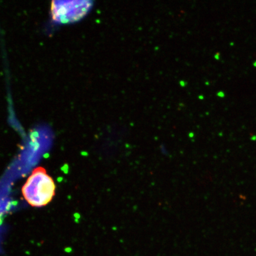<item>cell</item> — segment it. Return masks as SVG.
<instances>
[{
  "label": "cell",
  "mask_w": 256,
  "mask_h": 256,
  "mask_svg": "<svg viewBox=\"0 0 256 256\" xmlns=\"http://www.w3.org/2000/svg\"><path fill=\"white\" fill-rule=\"evenodd\" d=\"M92 6V2L90 1L54 2L52 18L60 23L76 21L87 14Z\"/></svg>",
  "instance_id": "obj_2"
},
{
  "label": "cell",
  "mask_w": 256,
  "mask_h": 256,
  "mask_svg": "<svg viewBox=\"0 0 256 256\" xmlns=\"http://www.w3.org/2000/svg\"><path fill=\"white\" fill-rule=\"evenodd\" d=\"M56 186L53 178L42 167L34 168L22 188V194L30 206H47L56 194Z\"/></svg>",
  "instance_id": "obj_1"
}]
</instances>
